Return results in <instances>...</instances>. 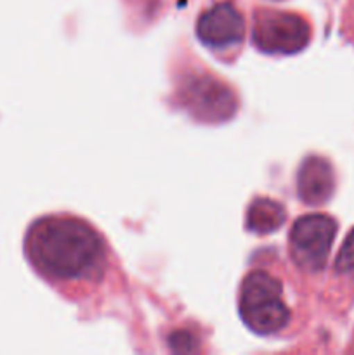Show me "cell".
<instances>
[{
  "label": "cell",
  "mask_w": 354,
  "mask_h": 355,
  "mask_svg": "<svg viewBox=\"0 0 354 355\" xmlns=\"http://www.w3.org/2000/svg\"><path fill=\"white\" fill-rule=\"evenodd\" d=\"M24 250L37 272L56 286L97 279L106 266L103 236L71 215H51L35 222Z\"/></svg>",
  "instance_id": "cell-1"
},
{
  "label": "cell",
  "mask_w": 354,
  "mask_h": 355,
  "mask_svg": "<svg viewBox=\"0 0 354 355\" xmlns=\"http://www.w3.org/2000/svg\"><path fill=\"white\" fill-rule=\"evenodd\" d=\"M239 314L243 322L259 335H274L287 328L290 309L285 304L280 279L266 270H252L239 288Z\"/></svg>",
  "instance_id": "cell-2"
},
{
  "label": "cell",
  "mask_w": 354,
  "mask_h": 355,
  "mask_svg": "<svg viewBox=\"0 0 354 355\" xmlns=\"http://www.w3.org/2000/svg\"><path fill=\"white\" fill-rule=\"evenodd\" d=\"M252 40L266 54H297L311 42V24L301 14L260 9L253 19Z\"/></svg>",
  "instance_id": "cell-3"
},
{
  "label": "cell",
  "mask_w": 354,
  "mask_h": 355,
  "mask_svg": "<svg viewBox=\"0 0 354 355\" xmlns=\"http://www.w3.org/2000/svg\"><path fill=\"white\" fill-rule=\"evenodd\" d=\"M337 236V222L330 215H304L290 231V255L294 262L307 272L325 267Z\"/></svg>",
  "instance_id": "cell-4"
},
{
  "label": "cell",
  "mask_w": 354,
  "mask_h": 355,
  "mask_svg": "<svg viewBox=\"0 0 354 355\" xmlns=\"http://www.w3.org/2000/svg\"><path fill=\"white\" fill-rule=\"evenodd\" d=\"M245 17L231 0H219L198 17L196 33L212 51H235L245 38Z\"/></svg>",
  "instance_id": "cell-5"
},
{
  "label": "cell",
  "mask_w": 354,
  "mask_h": 355,
  "mask_svg": "<svg viewBox=\"0 0 354 355\" xmlns=\"http://www.w3.org/2000/svg\"><path fill=\"white\" fill-rule=\"evenodd\" d=\"M180 99L193 116L222 121L236 111L235 94L214 76H193L180 89Z\"/></svg>",
  "instance_id": "cell-6"
},
{
  "label": "cell",
  "mask_w": 354,
  "mask_h": 355,
  "mask_svg": "<svg viewBox=\"0 0 354 355\" xmlns=\"http://www.w3.org/2000/svg\"><path fill=\"white\" fill-rule=\"evenodd\" d=\"M298 198L307 205H323L335 189V172L328 159L309 156L302 163L297 179Z\"/></svg>",
  "instance_id": "cell-7"
},
{
  "label": "cell",
  "mask_w": 354,
  "mask_h": 355,
  "mask_svg": "<svg viewBox=\"0 0 354 355\" xmlns=\"http://www.w3.org/2000/svg\"><path fill=\"white\" fill-rule=\"evenodd\" d=\"M285 220H287L285 208L269 198H260L253 201L246 214V227L257 234H269L280 229Z\"/></svg>",
  "instance_id": "cell-8"
},
{
  "label": "cell",
  "mask_w": 354,
  "mask_h": 355,
  "mask_svg": "<svg viewBox=\"0 0 354 355\" xmlns=\"http://www.w3.org/2000/svg\"><path fill=\"white\" fill-rule=\"evenodd\" d=\"M335 272L344 277L354 279V229L344 239L342 248L335 260Z\"/></svg>",
  "instance_id": "cell-9"
}]
</instances>
